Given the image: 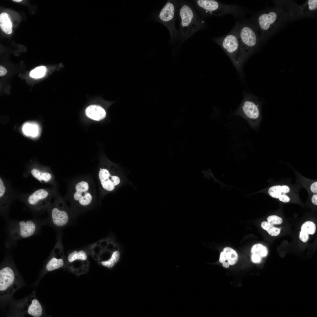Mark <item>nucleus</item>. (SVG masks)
<instances>
[{"label": "nucleus", "mask_w": 317, "mask_h": 317, "mask_svg": "<svg viewBox=\"0 0 317 317\" xmlns=\"http://www.w3.org/2000/svg\"><path fill=\"white\" fill-rule=\"evenodd\" d=\"M177 14L180 21V45L196 32L204 29L207 27L204 19L190 1L179 0Z\"/></svg>", "instance_id": "1"}, {"label": "nucleus", "mask_w": 317, "mask_h": 317, "mask_svg": "<svg viewBox=\"0 0 317 317\" xmlns=\"http://www.w3.org/2000/svg\"><path fill=\"white\" fill-rule=\"evenodd\" d=\"M93 183L88 179H82L75 182L69 188L65 199L70 202L75 213L86 211L92 208L94 204L95 190Z\"/></svg>", "instance_id": "2"}, {"label": "nucleus", "mask_w": 317, "mask_h": 317, "mask_svg": "<svg viewBox=\"0 0 317 317\" xmlns=\"http://www.w3.org/2000/svg\"><path fill=\"white\" fill-rule=\"evenodd\" d=\"M43 225V220L36 219L7 220L5 247L9 249L15 245L18 241L36 235Z\"/></svg>", "instance_id": "3"}, {"label": "nucleus", "mask_w": 317, "mask_h": 317, "mask_svg": "<svg viewBox=\"0 0 317 317\" xmlns=\"http://www.w3.org/2000/svg\"><path fill=\"white\" fill-rule=\"evenodd\" d=\"M53 202L47 210L48 215L43 220L44 225H48L58 230L67 227L74 221L75 213L67 205L65 199L58 191Z\"/></svg>", "instance_id": "4"}, {"label": "nucleus", "mask_w": 317, "mask_h": 317, "mask_svg": "<svg viewBox=\"0 0 317 317\" xmlns=\"http://www.w3.org/2000/svg\"><path fill=\"white\" fill-rule=\"evenodd\" d=\"M58 191L57 186L41 188L30 193H20L18 200L34 213L43 214L52 204V199Z\"/></svg>", "instance_id": "5"}, {"label": "nucleus", "mask_w": 317, "mask_h": 317, "mask_svg": "<svg viewBox=\"0 0 317 317\" xmlns=\"http://www.w3.org/2000/svg\"><path fill=\"white\" fill-rule=\"evenodd\" d=\"M213 40L222 49L239 74L243 76V67L247 60L235 28L224 36L214 38Z\"/></svg>", "instance_id": "6"}, {"label": "nucleus", "mask_w": 317, "mask_h": 317, "mask_svg": "<svg viewBox=\"0 0 317 317\" xmlns=\"http://www.w3.org/2000/svg\"><path fill=\"white\" fill-rule=\"evenodd\" d=\"M190 1L204 19L208 16H220L227 14H231L236 18H239L243 16L245 14V9L244 8L235 4H227L215 0Z\"/></svg>", "instance_id": "7"}, {"label": "nucleus", "mask_w": 317, "mask_h": 317, "mask_svg": "<svg viewBox=\"0 0 317 317\" xmlns=\"http://www.w3.org/2000/svg\"><path fill=\"white\" fill-rule=\"evenodd\" d=\"M242 102L233 114L244 118L253 128L259 127L261 118L262 102L254 95L244 92Z\"/></svg>", "instance_id": "8"}, {"label": "nucleus", "mask_w": 317, "mask_h": 317, "mask_svg": "<svg viewBox=\"0 0 317 317\" xmlns=\"http://www.w3.org/2000/svg\"><path fill=\"white\" fill-rule=\"evenodd\" d=\"M21 279L12 262L6 259L0 270V296L6 299L11 296L20 287Z\"/></svg>", "instance_id": "9"}, {"label": "nucleus", "mask_w": 317, "mask_h": 317, "mask_svg": "<svg viewBox=\"0 0 317 317\" xmlns=\"http://www.w3.org/2000/svg\"><path fill=\"white\" fill-rule=\"evenodd\" d=\"M233 28L237 35L247 60L257 46L258 39L256 32L245 19L238 21Z\"/></svg>", "instance_id": "10"}, {"label": "nucleus", "mask_w": 317, "mask_h": 317, "mask_svg": "<svg viewBox=\"0 0 317 317\" xmlns=\"http://www.w3.org/2000/svg\"><path fill=\"white\" fill-rule=\"evenodd\" d=\"M179 0H168L156 17V20L165 26L171 36L170 43H175L180 38V33L175 27Z\"/></svg>", "instance_id": "11"}, {"label": "nucleus", "mask_w": 317, "mask_h": 317, "mask_svg": "<svg viewBox=\"0 0 317 317\" xmlns=\"http://www.w3.org/2000/svg\"><path fill=\"white\" fill-rule=\"evenodd\" d=\"M20 193L16 190L11 181L1 174L0 175V214L7 219L11 206L13 202L18 199Z\"/></svg>", "instance_id": "12"}, {"label": "nucleus", "mask_w": 317, "mask_h": 317, "mask_svg": "<svg viewBox=\"0 0 317 317\" xmlns=\"http://www.w3.org/2000/svg\"><path fill=\"white\" fill-rule=\"evenodd\" d=\"M23 176L26 178L31 177L41 183L58 187L55 176L50 168L36 162H31L27 166Z\"/></svg>", "instance_id": "13"}, {"label": "nucleus", "mask_w": 317, "mask_h": 317, "mask_svg": "<svg viewBox=\"0 0 317 317\" xmlns=\"http://www.w3.org/2000/svg\"><path fill=\"white\" fill-rule=\"evenodd\" d=\"M60 233L57 235L55 245L44 264L43 269L45 273L60 268L65 264L62 240V234Z\"/></svg>", "instance_id": "14"}, {"label": "nucleus", "mask_w": 317, "mask_h": 317, "mask_svg": "<svg viewBox=\"0 0 317 317\" xmlns=\"http://www.w3.org/2000/svg\"><path fill=\"white\" fill-rule=\"evenodd\" d=\"M18 306L25 313L33 317H40L43 313V308L39 301L34 295L23 299Z\"/></svg>", "instance_id": "15"}, {"label": "nucleus", "mask_w": 317, "mask_h": 317, "mask_svg": "<svg viewBox=\"0 0 317 317\" xmlns=\"http://www.w3.org/2000/svg\"><path fill=\"white\" fill-rule=\"evenodd\" d=\"M279 21L278 15L274 11L261 13L256 18V22L263 33L276 26Z\"/></svg>", "instance_id": "16"}, {"label": "nucleus", "mask_w": 317, "mask_h": 317, "mask_svg": "<svg viewBox=\"0 0 317 317\" xmlns=\"http://www.w3.org/2000/svg\"><path fill=\"white\" fill-rule=\"evenodd\" d=\"M98 176L103 188L108 191L113 190L115 186L118 185L120 182V179L119 177L112 175L109 171L105 168H100Z\"/></svg>", "instance_id": "17"}, {"label": "nucleus", "mask_w": 317, "mask_h": 317, "mask_svg": "<svg viewBox=\"0 0 317 317\" xmlns=\"http://www.w3.org/2000/svg\"><path fill=\"white\" fill-rule=\"evenodd\" d=\"M85 113L89 118L97 121L103 119L106 116V112L104 109L97 105L89 106L86 109Z\"/></svg>", "instance_id": "18"}, {"label": "nucleus", "mask_w": 317, "mask_h": 317, "mask_svg": "<svg viewBox=\"0 0 317 317\" xmlns=\"http://www.w3.org/2000/svg\"><path fill=\"white\" fill-rule=\"evenodd\" d=\"M238 256L236 251L232 248L227 247L223 249L221 252L219 259V262L222 263L227 261L230 265H233L237 262Z\"/></svg>", "instance_id": "19"}, {"label": "nucleus", "mask_w": 317, "mask_h": 317, "mask_svg": "<svg viewBox=\"0 0 317 317\" xmlns=\"http://www.w3.org/2000/svg\"><path fill=\"white\" fill-rule=\"evenodd\" d=\"M22 131L24 135L32 138H36L40 134L41 129L36 123L27 122L22 125Z\"/></svg>", "instance_id": "20"}, {"label": "nucleus", "mask_w": 317, "mask_h": 317, "mask_svg": "<svg viewBox=\"0 0 317 317\" xmlns=\"http://www.w3.org/2000/svg\"><path fill=\"white\" fill-rule=\"evenodd\" d=\"M289 187L287 185H276L270 187L268 191L269 195L273 198L279 199L283 195L289 193Z\"/></svg>", "instance_id": "21"}, {"label": "nucleus", "mask_w": 317, "mask_h": 317, "mask_svg": "<svg viewBox=\"0 0 317 317\" xmlns=\"http://www.w3.org/2000/svg\"><path fill=\"white\" fill-rule=\"evenodd\" d=\"M0 27L5 33L9 34L12 33V23L7 14L3 13L0 14Z\"/></svg>", "instance_id": "22"}, {"label": "nucleus", "mask_w": 317, "mask_h": 317, "mask_svg": "<svg viewBox=\"0 0 317 317\" xmlns=\"http://www.w3.org/2000/svg\"><path fill=\"white\" fill-rule=\"evenodd\" d=\"M87 258L86 252L83 249L75 250L70 253L67 257V260L71 263L76 260H86Z\"/></svg>", "instance_id": "23"}, {"label": "nucleus", "mask_w": 317, "mask_h": 317, "mask_svg": "<svg viewBox=\"0 0 317 317\" xmlns=\"http://www.w3.org/2000/svg\"><path fill=\"white\" fill-rule=\"evenodd\" d=\"M119 249L114 251L110 257L107 260L102 261L101 263V264L108 268H111L114 266L119 259L120 253L119 250Z\"/></svg>", "instance_id": "24"}, {"label": "nucleus", "mask_w": 317, "mask_h": 317, "mask_svg": "<svg viewBox=\"0 0 317 317\" xmlns=\"http://www.w3.org/2000/svg\"><path fill=\"white\" fill-rule=\"evenodd\" d=\"M262 227L266 230L268 233L272 236L278 235L280 233V230L274 226L273 225L268 222L263 221L261 224Z\"/></svg>", "instance_id": "25"}, {"label": "nucleus", "mask_w": 317, "mask_h": 317, "mask_svg": "<svg viewBox=\"0 0 317 317\" xmlns=\"http://www.w3.org/2000/svg\"><path fill=\"white\" fill-rule=\"evenodd\" d=\"M252 254L256 253L259 255L261 257H266L268 253L267 248L260 244H255L253 245L251 249Z\"/></svg>", "instance_id": "26"}, {"label": "nucleus", "mask_w": 317, "mask_h": 317, "mask_svg": "<svg viewBox=\"0 0 317 317\" xmlns=\"http://www.w3.org/2000/svg\"><path fill=\"white\" fill-rule=\"evenodd\" d=\"M317 8V0L307 1L301 6V9L304 13L311 12L316 10Z\"/></svg>", "instance_id": "27"}, {"label": "nucleus", "mask_w": 317, "mask_h": 317, "mask_svg": "<svg viewBox=\"0 0 317 317\" xmlns=\"http://www.w3.org/2000/svg\"><path fill=\"white\" fill-rule=\"evenodd\" d=\"M315 224L311 221H307L303 224L301 227V230L311 235H313L316 232Z\"/></svg>", "instance_id": "28"}, {"label": "nucleus", "mask_w": 317, "mask_h": 317, "mask_svg": "<svg viewBox=\"0 0 317 317\" xmlns=\"http://www.w3.org/2000/svg\"><path fill=\"white\" fill-rule=\"evenodd\" d=\"M46 70V67L43 66L38 67L32 70L30 73L31 77L35 78H39L43 77Z\"/></svg>", "instance_id": "29"}, {"label": "nucleus", "mask_w": 317, "mask_h": 317, "mask_svg": "<svg viewBox=\"0 0 317 317\" xmlns=\"http://www.w3.org/2000/svg\"><path fill=\"white\" fill-rule=\"evenodd\" d=\"M268 222L272 225H279L281 224L283 221L282 219L276 215H270L267 218Z\"/></svg>", "instance_id": "30"}, {"label": "nucleus", "mask_w": 317, "mask_h": 317, "mask_svg": "<svg viewBox=\"0 0 317 317\" xmlns=\"http://www.w3.org/2000/svg\"><path fill=\"white\" fill-rule=\"evenodd\" d=\"M299 239L304 242H306L309 239V234L302 231H301L299 235Z\"/></svg>", "instance_id": "31"}, {"label": "nucleus", "mask_w": 317, "mask_h": 317, "mask_svg": "<svg viewBox=\"0 0 317 317\" xmlns=\"http://www.w3.org/2000/svg\"><path fill=\"white\" fill-rule=\"evenodd\" d=\"M261 257L258 254L256 253L252 254L251 257L252 262L255 263H259L261 261Z\"/></svg>", "instance_id": "32"}, {"label": "nucleus", "mask_w": 317, "mask_h": 317, "mask_svg": "<svg viewBox=\"0 0 317 317\" xmlns=\"http://www.w3.org/2000/svg\"><path fill=\"white\" fill-rule=\"evenodd\" d=\"M279 199L280 201L285 203H288L290 200L289 197L286 194L282 195Z\"/></svg>", "instance_id": "33"}, {"label": "nucleus", "mask_w": 317, "mask_h": 317, "mask_svg": "<svg viewBox=\"0 0 317 317\" xmlns=\"http://www.w3.org/2000/svg\"><path fill=\"white\" fill-rule=\"evenodd\" d=\"M310 189L313 193H317V182H315L312 184L310 186Z\"/></svg>", "instance_id": "34"}, {"label": "nucleus", "mask_w": 317, "mask_h": 317, "mask_svg": "<svg viewBox=\"0 0 317 317\" xmlns=\"http://www.w3.org/2000/svg\"><path fill=\"white\" fill-rule=\"evenodd\" d=\"M7 73L6 69L2 66H0V76H1L5 75Z\"/></svg>", "instance_id": "35"}, {"label": "nucleus", "mask_w": 317, "mask_h": 317, "mask_svg": "<svg viewBox=\"0 0 317 317\" xmlns=\"http://www.w3.org/2000/svg\"><path fill=\"white\" fill-rule=\"evenodd\" d=\"M311 201L313 204L315 205H317V195H313L311 198Z\"/></svg>", "instance_id": "36"}, {"label": "nucleus", "mask_w": 317, "mask_h": 317, "mask_svg": "<svg viewBox=\"0 0 317 317\" xmlns=\"http://www.w3.org/2000/svg\"><path fill=\"white\" fill-rule=\"evenodd\" d=\"M223 266L225 268H228L230 266L229 264L227 262H225L222 263Z\"/></svg>", "instance_id": "37"}, {"label": "nucleus", "mask_w": 317, "mask_h": 317, "mask_svg": "<svg viewBox=\"0 0 317 317\" xmlns=\"http://www.w3.org/2000/svg\"><path fill=\"white\" fill-rule=\"evenodd\" d=\"M13 1L15 2H20L22 1V0H13Z\"/></svg>", "instance_id": "38"}]
</instances>
